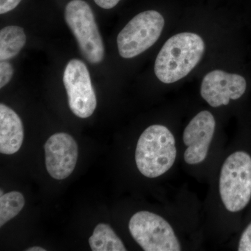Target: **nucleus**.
<instances>
[{"label":"nucleus","instance_id":"1","mask_svg":"<svg viewBox=\"0 0 251 251\" xmlns=\"http://www.w3.org/2000/svg\"><path fill=\"white\" fill-rule=\"evenodd\" d=\"M205 50L201 36L182 32L170 38L157 56L154 72L163 83H174L184 78L197 66Z\"/></svg>","mask_w":251,"mask_h":251},{"label":"nucleus","instance_id":"2","mask_svg":"<svg viewBox=\"0 0 251 251\" xmlns=\"http://www.w3.org/2000/svg\"><path fill=\"white\" fill-rule=\"evenodd\" d=\"M176 157L175 137L167 127L151 125L144 130L135 150V163L142 175L161 176L173 167Z\"/></svg>","mask_w":251,"mask_h":251},{"label":"nucleus","instance_id":"3","mask_svg":"<svg viewBox=\"0 0 251 251\" xmlns=\"http://www.w3.org/2000/svg\"><path fill=\"white\" fill-rule=\"evenodd\" d=\"M219 193L227 211L244 209L251 199V156L243 151L229 155L223 164Z\"/></svg>","mask_w":251,"mask_h":251},{"label":"nucleus","instance_id":"4","mask_svg":"<svg viewBox=\"0 0 251 251\" xmlns=\"http://www.w3.org/2000/svg\"><path fill=\"white\" fill-rule=\"evenodd\" d=\"M64 18L86 59L91 64L101 62L103 39L90 5L83 0H72L66 6Z\"/></svg>","mask_w":251,"mask_h":251},{"label":"nucleus","instance_id":"5","mask_svg":"<svg viewBox=\"0 0 251 251\" xmlns=\"http://www.w3.org/2000/svg\"><path fill=\"white\" fill-rule=\"evenodd\" d=\"M165 21L158 11H146L135 16L117 36L119 53L130 59L143 53L158 41Z\"/></svg>","mask_w":251,"mask_h":251},{"label":"nucleus","instance_id":"6","mask_svg":"<svg viewBox=\"0 0 251 251\" xmlns=\"http://www.w3.org/2000/svg\"><path fill=\"white\" fill-rule=\"evenodd\" d=\"M130 233L145 251H179L181 245L173 227L163 217L148 211L132 216Z\"/></svg>","mask_w":251,"mask_h":251},{"label":"nucleus","instance_id":"7","mask_svg":"<svg viewBox=\"0 0 251 251\" xmlns=\"http://www.w3.org/2000/svg\"><path fill=\"white\" fill-rule=\"evenodd\" d=\"M63 82L73 113L82 119L90 117L97 108V100L85 63L72 59L64 69Z\"/></svg>","mask_w":251,"mask_h":251},{"label":"nucleus","instance_id":"8","mask_svg":"<svg viewBox=\"0 0 251 251\" xmlns=\"http://www.w3.org/2000/svg\"><path fill=\"white\" fill-rule=\"evenodd\" d=\"M215 128V119L206 110L199 112L191 120L183 133L186 146L184 158L187 164H199L205 160Z\"/></svg>","mask_w":251,"mask_h":251},{"label":"nucleus","instance_id":"9","mask_svg":"<svg viewBox=\"0 0 251 251\" xmlns=\"http://www.w3.org/2000/svg\"><path fill=\"white\" fill-rule=\"evenodd\" d=\"M46 166L54 179L63 180L70 176L76 166L78 147L72 135L57 133L50 137L44 145Z\"/></svg>","mask_w":251,"mask_h":251},{"label":"nucleus","instance_id":"10","mask_svg":"<svg viewBox=\"0 0 251 251\" xmlns=\"http://www.w3.org/2000/svg\"><path fill=\"white\" fill-rule=\"evenodd\" d=\"M247 90V81L242 75L221 70L206 74L201 85V94L213 108L227 105L230 99L237 100Z\"/></svg>","mask_w":251,"mask_h":251},{"label":"nucleus","instance_id":"11","mask_svg":"<svg viewBox=\"0 0 251 251\" xmlns=\"http://www.w3.org/2000/svg\"><path fill=\"white\" fill-rule=\"evenodd\" d=\"M24 140L21 119L12 109L0 104V152L14 154L19 151Z\"/></svg>","mask_w":251,"mask_h":251},{"label":"nucleus","instance_id":"12","mask_svg":"<svg viewBox=\"0 0 251 251\" xmlns=\"http://www.w3.org/2000/svg\"><path fill=\"white\" fill-rule=\"evenodd\" d=\"M26 44V35L22 27L7 26L0 31V59L9 60L16 57Z\"/></svg>","mask_w":251,"mask_h":251},{"label":"nucleus","instance_id":"13","mask_svg":"<svg viewBox=\"0 0 251 251\" xmlns=\"http://www.w3.org/2000/svg\"><path fill=\"white\" fill-rule=\"evenodd\" d=\"M89 244L93 251H126L121 239L108 224L97 225L89 239Z\"/></svg>","mask_w":251,"mask_h":251},{"label":"nucleus","instance_id":"14","mask_svg":"<svg viewBox=\"0 0 251 251\" xmlns=\"http://www.w3.org/2000/svg\"><path fill=\"white\" fill-rule=\"evenodd\" d=\"M25 201L22 193L11 191L0 197V226H3L21 212Z\"/></svg>","mask_w":251,"mask_h":251},{"label":"nucleus","instance_id":"15","mask_svg":"<svg viewBox=\"0 0 251 251\" xmlns=\"http://www.w3.org/2000/svg\"><path fill=\"white\" fill-rule=\"evenodd\" d=\"M14 75V68L6 61H1L0 63V87L3 88L12 78Z\"/></svg>","mask_w":251,"mask_h":251},{"label":"nucleus","instance_id":"16","mask_svg":"<svg viewBox=\"0 0 251 251\" xmlns=\"http://www.w3.org/2000/svg\"><path fill=\"white\" fill-rule=\"evenodd\" d=\"M239 251H251V224L245 229L239 240Z\"/></svg>","mask_w":251,"mask_h":251},{"label":"nucleus","instance_id":"17","mask_svg":"<svg viewBox=\"0 0 251 251\" xmlns=\"http://www.w3.org/2000/svg\"><path fill=\"white\" fill-rule=\"evenodd\" d=\"M21 0H0V14H4L14 9Z\"/></svg>","mask_w":251,"mask_h":251},{"label":"nucleus","instance_id":"18","mask_svg":"<svg viewBox=\"0 0 251 251\" xmlns=\"http://www.w3.org/2000/svg\"><path fill=\"white\" fill-rule=\"evenodd\" d=\"M96 4L104 9H110L115 7L120 0H94Z\"/></svg>","mask_w":251,"mask_h":251},{"label":"nucleus","instance_id":"19","mask_svg":"<svg viewBox=\"0 0 251 251\" xmlns=\"http://www.w3.org/2000/svg\"><path fill=\"white\" fill-rule=\"evenodd\" d=\"M27 251H46V249H44V248L39 247H33L29 248V249H27L26 250Z\"/></svg>","mask_w":251,"mask_h":251},{"label":"nucleus","instance_id":"20","mask_svg":"<svg viewBox=\"0 0 251 251\" xmlns=\"http://www.w3.org/2000/svg\"><path fill=\"white\" fill-rule=\"evenodd\" d=\"M0 195H1V196H3V195H4V194H3V191H2V190H1V193H0Z\"/></svg>","mask_w":251,"mask_h":251}]
</instances>
